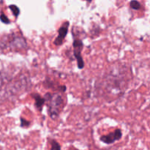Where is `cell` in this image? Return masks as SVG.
I'll use <instances>...</instances> for the list:
<instances>
[{
  "instance_id": "cell-1",
  "label": "cell",
  "mask_w": 150,
  "mask_h": 150,
  "mask_svg": "<svg viewBox=\"0 0 150 150\" xmlns=\"http://www.w3.org/2000/svg\"><path fill=\"white\" fill-rule=\"evenodd\" d=\"M45 100L49 103L48 105L50 117L53 120H55L58 117L62 106L63 105L62 98L59 94L51 95L50 93H47L45 95Z\"/></svg>"
},
{
  "instance_id": "cell-2",
  "label": "cell",
  "mask_w": 150,
  "mask_h": 150,
  "mask_svg": "<svg viewBox=\"0 0 150 150\" xmlns=\"http://www.w3.org/2000/svg\"><path fill=\"white\" fill-rule=\"evenodd\" d=\"M83 46V42L81 40H74V41H73L74 56L77 60L78 67L79 69H83L84 67V62H83V60L81 57V51Z\"/></svg>"
},
{
  "instance_id": "cell-3",
  "label": "cell",
  "mask_w": 150,
  "mask_h": 150,
  "mask_svg": "<svg viewBox=\"0 0 150 150\" xmlns=\"http://www.w3.org/2000/svg\"><path fill=\"white\" fill-rule=\"evenodd\" d=\"M122 133L120 129H117L113 133H110L109 134L106 136H103L100 137V141H102L103 143L107 144H111L114 143L116 141L120 140L122 138Z\"/></svg>"
},
{
  "instance_id": "cell-4",
  "label": "cell",
  "mask_w": 150,
  "mask_h": 150,
  "mask_svg": "<svg viewBox=\"0 0 150 150\" xmlns=\"http://www.w3.org/2000/svg\"><path fill=\"white\" fill-rule=\"evenodd\" d=\"M70 26V23L68 21H66L61 26V27L59 29V35L54 40V43L56 45H61L63 43L64 38L67 35L68 32V28Z\"/></svg>"
},
{
  "instance_id": "cell-5",
  "label": "cell",
  "mask_w": 150,
  "mask_h": 150,
  "mask_svg": "<svg viewBox=\"0 0 150 150\" xmlns=\"http://www.w3.org/2000/svg\"><path fill=\"white\" fill-rule=\"evenodd\" d=\"M32 96L33 97V98L35 99V105L38 108H42V106L44 105L45 103V98H42L40 95H39L38 94H35V95H32Z\"/></svg>"
},
{
  "instance_id": "cell-6",
  "label": "cell",
  "mask_w": 150,
  "mask_h": 150,
  "mask_svg": "<svg viewBox=\"0 0 150 150\" xmlns=\"http://www.w3.org/2000/svg\"><path fill=\"white\" fill-rule=\"evenodd\" d=\"M130 7H131L132 9H133V10H139V9L141 8V4L139 1H136V0H133V1H130Z\"/></svg>"
},
{
  "instance_id": "cell-7",
  "label": "cell",
  "mask_w": 150,
  "mask_h": 150,
  "mask_svg": "<svg viewBox=\"0 0 150 150\" xmlns=\"http://www.w3.org/2000/svg\"><path fill=\"white\" fill-rule=\"evenodd\" d=\"M9 7H10V9L11 10V11L13 12V15H14L16 17H18L19 15V13H20V10H19V8L17 7V6L16 5H10L9 6Z\"/></svg>"
},
{
  "instance_id": "cell-8",
  "label": "cell",
  "mask_w": 150,
  "mask_h": 150,
  "mask_svg": "<svg viewBox=\"0 0 150 150\" xmlns=\"http://www.w3.org/2000/svg\"><path fill=\"white\" fill-rule=\"evenodd\" d=\"M0 20L4 23H10V20H9V18L5 16V15L3 14V13H1V16H0Z\"/></svg>"
},
{
  "instance_id": "cell-9",
  "label": "cell",
  "mask_w": 150,
  "mask_h": 150,
  "mask_svg": "<svg viewBox=\"0 0 150 150\" xmlns=\"http://www.w3.org/2000/svg\"><path fill=\"white\" fill-rule=\"evenodd\" d=\"M61 146L60 145L57 143L55 141H52L51 142V149H60Z\"/></svg>"
},
{
  "instance_id": "cell-10",
  "label": "cell",
  "mask_w": 150,
  "mask_h": 150,
  "mask_svg": "<svg viewBox=\"0 0 150 150\" xmlns=\"http://www.w3.org/2000/svg\"><path fill=\"white\" fill-rule=\"evenodd\" d=\"M21 126L22 127H26V126L29 125V122L26 121L25 120H23V119H21Z\"/></svg>"
},
{
  "instance_id": "cell-11",
  "label": "cell",
  "mask_w": 150,
  "mask_h": 150,
  "mask_svg": "<svg viewBox=\"0 0 150 150\" xmlns=\"http://www.w3.org/2000/svg\"><path fill=\"white\" fill-rule=\"evenodd\" d=\"M86 1H87L88 2H91V1H92V0H86Z\"/></svg>"
}]
</instances>
